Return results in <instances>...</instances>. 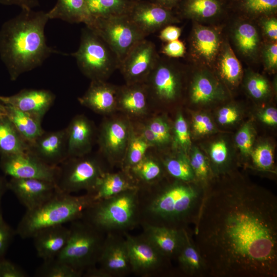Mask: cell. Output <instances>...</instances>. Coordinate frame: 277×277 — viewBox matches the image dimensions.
<instances>
[{"instance_id":"8","label":"cell","mask_w":277,"mask_h":277,"mask_svg":"<svg viewBox=\"0 0 277 277\" xmlns=\"http://www.w3.org/2000/svg\"><path fill=\"white\" fill-rule=\"evenodd\" d=\"M105 172L100 161L88 154L68 157L58 166L55 184L62 193L85 191L91 194Z\"/></svg>"},{"instance_id":"29","label":"cell","mask_w":277,"mask_h":277,"mask_svg":"<svg viewBox=\"0 0 277 277\" xmlns=\"http://www.w3.org/2000/svg\"><path fill=\"white\" fill-rule=\"evenodd\" d=\"M4 105L6 115L29 145L44 132L41 120L12 106Z\"/></svg>"},{"instance_id":"5","label":"cell","mask_w":277,"mask_h":277,"mask_svg":"<svg viewBox=\"0 0 277 277\" xmlns=\"http://www.w3.org/2000/svg\"><path fill=\"white\" fill-rule=\"evenodd\" d=\"M81 219L105 234L131 230L140 224L138 188L94 202Z\"/></svg>"},{"instance_id":"4","label":"cell","mask_w":277,"mask_h":277,"mask_svg":"<svg viewBox=\"0 0 277 277\" xmlns=\"http://www.w3.org/2000/svg\"><path fill=\"white\" fill-rule=\"evenodd\" d=\"M94 201L91 194L76 196L58 191L50 200L26 213L15 230L22 239L32 238L44 228L64 225L81 219Z\"/></svg>"},{"instance_id":"9","label":"cell","mask_w":277,"mask_h":277,"mask_svg":"<svg viewBox=\"0 0 277 277\" xmlns=\"http://www.w3.org/2000/svg\"><path fill=\"white\" fill-rule=\"evenodd\" d=\"M86 26L109 46L120 63L137 43L146 37L127 15L92 18Z\"/></svg>"},{"instance_id":"53","label":"cell","mask_w":277,"mask_h":277,"mask_svg":"<svg viewBox=\"0 0 277 277\" xmlns=\"http://www.w3.org/2000/svg\"><path fill=\"white\" fill-rule=\"evenodd\" d=\"M181 34L180 28L169 25L162 28L159 37L163 41L169 42L178 39Z\"/></svg>"},{"instance_id":"30","label":"cell","mask_w":277,"mask_h":277,"mask_svg":"<svg viewBox=\"0 0 277 277\" xmlns=\"http://www.w3.org/2000/svg\"><path fill=\"white\" fill-rule=\"evenodd\" d=\"M29 147L8 117L6 115L0 116V154L26 152Z\"/></svg>"},{"instance_id":"21","label":"cell","mask_w":277,"mask_h":277,"mask_svg":"<svg viewBox=\"0 0 277 277\" xmlns=\"http://www.w3.org/2000/svg\"><path fill=\"white\" fill-rule=\"evenodd\" d=\"M66 130L68 158L88 154L94 134L92 122L84 115H77L70 121Z\"/></svg>"},{"instance_id":"14","label":"cell","mask_w":277,"mask_h":277,"mask_svg":"<svg viewBox=\"0 0 277 277\" xmlns=\"http://www.w3.org/2000/svg\"><path fill=\"white\" fill-rule=\"evenodd\" d=\"M7 185L26 210L38 207L58 191L54 183L37 179L11 177Z\"/></svg>"},{"instance_id":"1","label":"cell","mask_w":277,"mask_h":277,"mask_svg":"<svg viewBox=\"0 0 277 277\" xmlns=\"http://www.w3.org/2000/svg\"><path fill=\"white\" fill-rule=\"evenodd\" d=\"M193 241L214 277L277 276V199L245 186L206 188Z\"/></svg>"},{"instance_id":"31","label":"cell","mask_w":277,"mask_h":277,"mask_svg":"<svg viewBox=\"0 0 277 277\" xmlns=\"http://www.w3.org/2000/svg\"><path fill=\"white\" fill-rule=\"evenodd\" d=\"M92 18L127 15L136 0H85Z\"/></svg>"},{"instance_id":"39","label":"cell","mask_w":277,"mask_h":277,"mask_svg":"<svg viewBox=\"0 0 277 277\" xmlns=\"http://www.w3.org/2000/svg\"><path fill=\"white\" fill-rule=\"evenodd\" d=\"M219 10L216 0H188L183 13L187 16L209 18L215 15Z\"/></svg>"},{"instance_id":"40","label":"cell","mask_w":277,"mask_h":277,"mask_svg":"<svg viewBox=\"0 0 277 277\" xmlns=\"http://www.w3.org/2000/svg\"><path fill=\"white\" fill-rule=\"evenodd\" d=\"M251 155L254 165L263 170L270 169L273 164V152L271 146L264 144L258 146L251 151Z\"/></svg>"},{"instance_id":"59","label":"cell","mask_w":277,"mask_h":277,"mask_svg":"<svg viewBox=\"0 0 277 277\" xmlns=\"http://www.w3.org/2000/svg\"><path fill=\"white\" fill-rule=\"evenodd\" d=\"M7 181L0 176V213H2L1 209V202L3 195L7 189Z\"/></svg>"},{"instance_id":"3","label":"cell","mask_w":277,"mask_h":277,"mask_svg":"<svg viewBox=\"0 0 277 277\" xmlns=\"http://www.w3.org/2000/svg\"><path fill=\"white\" fill-rule=\"evenodd\" d=\"M195 182L175 180L164 186L156 183L138 185L140 225L188 228L199 216L205 191Z\"/></svg>"},{"instance_id":"15","label":"cell","mask_w":277,"mask_h":277,"mask_svg":"<svg viewBox=\"0 0 277 277\" xmlns=\"http://www.w3.org/2000/svg\"><path fill=\"white\" fill-rule=\"evenodd\" d=\"M132 129L130 123L123 118L112 119L103 124L100 135V147L109 161L122 163Z\"/></svg>"},{"instance_id":"52","label":"cell","mask_w":277,"mask_h":277,"mask_svg":"<svg viewBox=\"0 0 277 277\" xmlns=\"http://www.w3.org/2000/svg\"><path fill=\"white\" fill-rule=\"evenodd\" d=\"M239 117L236 109L231 107H223L218 113L217 120L222 125L229 124L235 122Z\"/></svg>"},{"instance_id":"37","label":"cell","mask_w":277,"mask_h":277,"mask_svg":"<svg viewBox=\"0 0 277 277\" xmlns=\"http://www.w3.org/2000/svg\"><path fill=\"white\" fill-rule=\"evenodd\" d=\"M235 39L239 48L244 54H252L258 48V34L255 28L250 24H242L236 28Z\"/></svg>"},{"instance_id":"56","label":"cell","mask_w":277,"mask_h":277,"mask_svg":"<svg viewBox=\"0 0 277 277\" xmlns=\"http://www.w3.org/2000/svg\"><path fill=\"white\" fill-rule=\"evenodd\" d=\"M263 28L266 34L272 40L277 39V21L275 18H269L263 23Z\"/></svg>"},{"instance_id":"32","label":"cell","mask_w":277,"mask_h":277,"mask_svg":"<svg viewBox=\"0 0 277 277\" xmlns=\"http://www.w3.org/2000/svg\"><path fill=\"white\" fill-rule=\"evenodd\" d=\"M132 177L139 185H151L159 182L163 175L161 164L154 157L146 155L139 163L129 171Z\"/></svg>"},{"instance_id":"58","label":"cell","mask_w":277,"mask_h":277,"mask_svg":"<svg viewBox=\"0 0 277 277\" xmlns=\"http://www.w3.org/2000/svg\"><path fill=\"white\" fill-rule=\"evenodd\" d=\"M149 1L170 10L171 8L174 7L180 0H149Z\"/></svg>"},{"instance_id":"22","label":"cell","mask_w":277,"mask_h":277,"mask_svg":"<svg viewBox=\"0 0 277 277\" xmlns=\"http://www.w3.org/2000/svg\"><path fill=\"white\" fill-rule=\"evenodd\" d=\"M118 87L105 81H91L85 94L78 98L80 103L100 113L107 114L117 108Z\"/></svg>"},{"instance_id":"41","label":"cell","mask_w":277,"mask_h":277,"mask_svg":"<svg viewBox=\"0 0 277 277\" xmlns=\"http://www.w3.org/2000/svg\"><path fill=\"white\" fill-rule=\"evenodd\" d=\"M195 180L206 183L210 173V166L204 155L195 149L189 159Z\"/></svg>"},{"instance_id":"2","label":"cell","mask_w":277,"mask_h":277,"mask_svg":"<svg viewBox=\"0 0 277 277\" xmlns=\"http://www.w3.org/2000/svg\"><path fill=\"white\" fill-rule=\"evenodd\" d=\"M49 19L47 12L25 9L2 26L0 57L11 81L41 66L52 53H58L46 42L45 29Z\"/></svg>"},{"instance_id":"27","label":"cell","mask_w":277,"mask_h":277,"mask_svg":"<svg viewBox=\"0 0 277 277\" xmlns=\"http://www.w3.org/2000/svg\"><path fill=\"white\" fill-rule=\"evenodd\" d=\"M49 19H60L70 23L89 24L92 17L85 0H57L47 12Z\"/></svg>"},{"instance_id":"25","label":"cell","mask_w":277,"mask_h":277,"mask_svg":"<svg viewBox=\"0 0 277 277\" xmlns=\"http://www.w3.org/2000/svg\"><path fill=\"white\" fill-rule=\"evenodd\" d=\"M138 188L136 181L129 172H106L91 194L94 202L107 199L124 191Z\"/></svg>"},{"instance_id":"54","label":"cell","mask_w":277,"mask_h":277,"mask_svg":"<svg viewBox=\"0 0 277 277\" xmlns=\"http://www.w3.org/2000/svg\"><path fill=\"white\" fill-rule=\"evenodd\" d=\"M264 60L267 68L274 69L277 66V44L270 45L264 52Z\"/></svg>"},{"instance_id":"13","label":"cell","mask_w":277,"mask_h":277,"mask_svg":"<svg viewBox=\"0 0 277 277\" xmlns=\"http://www.w3.org/2000/svg\"><path fill=\"white\" fill-rule=\"evenodd\" d=\"M97 265L103 277H122L131 272L123 233L106 234Z\"/></svg>"},{"instance_id":"20","label":"cell","mask_w":277,"mask_h":277,"mask_svg":"<svg viewBox=\"0 0 277 277\" xmlns=\"http://www.w3.org/2000/svg\"><path fill=\"white\" fill-rule=\"evenodd\" d=\"M141 234L161 254L166 258L175 259L181 249L188 228L175 229L142 223Z\"/></svg>"},{"instance_id":"26","label":"cell","mask_w":277,"mask_h":277,"mask_svg":"<svg viewBox=\"0 0 277 277\" xmlns=\"http://www.w3.org/2000/svg\"><path fill=\"white\" fill-rule=\"evenodd\" d=\"M175 259L182 272L190 276L207 275L203 259L192 239L189 228L185 232L184 243Z\"/></svg>"},{"instance_id":"23","label":"cell","mask_w":277,"mask_h":277,"mask_svg":"<svg viewBox=\"0 0 277 277\" xmlns=\"http://www.w3.org/2000/svg\"><path fill=\"white\" fill-rule=\"evenodd\" d=\"M70 230L64 225L47 227L38 231L32 238L37 255L43 261L54 259L66 245Z\"/></svg>"},{"instance_id":"45","label":"cell","mask_w":277,"mask_h":277,"mask_svg":"<svg viewBox=\"0 0 277 277\" xmlns=\"http://www.w3.org/2000/svg\"><path fill=\"white\" fill-rule=\"evenodd\" d=\"M16 234L15 230L4 220L0 213V259L4 258L10 243Z\"/></svg>"},{"instance_id":"60","label":"cell","mask_w":277,"mask_h":277,"mask_svg":"<svg viewBox=\"0 0 277 277\" xmlns=\"http://www.w3.org/2000/svg\"><path fill=\"white\" fill-rule=\"evenodd\" d=\"M5 115H6L5 105L0 100V116Z\"/></svg>"},{"instance_id":"36","label":"cell","mask_w":277,"mask_h":277,"mask_svg":"<svg viewBox=\"0 0 277 277\" xmlns=\"http://www.w3.org/2000/svg\"><path fill=\"white\" fill-rule=\"evenodd\" d=\"M219 65L223 78L231 84H235L239 82L242 72V67L229 46L225 48Z\"/></svg>"},{"instance_id":"35","label":"cell","mask_w":277,"mask_h":277,"mask_svg":"<svg viewBox=\"0 0 277 277\" xmlns=\"http://www.w3.org/2000/svg\"><path fill=\"white\" fill-rule=\"evenodd\" d=\"M163 164L167 173L173 179L186 182L196 181L189 160L185 156L167 159Z\"/></svg>"},{"instance_id":"28","label":"cell","mask_w":277,"mask_h":277,"mask_svg":"<svg viewBox=\"0 0 277 277\" xmlns=\"http://www.w3.org/2000/svg\"><path fill=\"white\" fill-rule=\"evenodd\" d=\"M220 37L212 29L202 26L194 28L192 49L195 55L207 62L212 61L220 48Z\"/></svg>"},{"instance_id":"33","label":"cell","mask_w":277,"mask_h":277,"mask_svg":"<svg viewBox=\"0 0 277 277\" xmlns=\"http://www.w3.org/2000/svg\"><path fill=\"white\" fill-rule=\"evenodd\" d=\"M150 147L145 139L132 129L125 155L122 163L123 170L129 172L133 166L144 158Z\"/></svg>"},{"instance_id":"43","label":"cell","mask_w":277,"mask_h":277,"mask_svg":"<svg viewBox=\"0 0 277 277\" xmlns=\"http://www.w3.org/2000/svg\"><path fill=\"white\" fill-rule=\"evenodd\" d=\"M174 130L175 143L183 148L189 146L191 140L188 125L181 113L177 115L174 123Z\"/></svg>"},{"instance_id":"12","label":"cell","mask_w":277,"mask_h":277,"mask_svg":"<svg viewBox=\"0 0 277 277\" xmlns=\"http://www.w3.org/2000/svg\"><path fill=\"white\" fill-rule=\"evenodd\" d=\"M159 58L155 45L145 38L130 50L118 68L127 84L144 83Z\"/></svg>"},{"instance_id":"34","label":"cell","mask_w":277,"mask_h":277,"mask_svg":"<svg viewBox=\"0 0 277 277\" xmlns=\"http://www.w3.org/2000/svg\"><path fill=\"white\" fill-rule=\"evenodd\" d=\"M38 277H81L83 273L56 258L44 261L36 270Z\"/></svg>"},{"instance_id":"47","label":"cell","mask_w":277,"mask_h":277,"mask_svg":"<svg viewBox=\"0 0 277 277\" xmlns=\"http://www.w3.org/2000/svg\"><path fill=\"white\" fill-rule=\"evenodd\" d=\"M245 4L252 12L268 13L276 9L277 0H245Z\"/></svg>"},{"instance_id":"51","label":"cell","mask_w":277,"mask_h":277,"mask_svg":"<svg viewBox=\"0 0 277 277\" xmlns=\"http://www.w3.org/2000/svg\"><path fill=\"white\" fill-rule=\"evenodd\" d=\"M162 52L171 57H180L185 53V47L184 43L179 40L167 42L162 49Z\"/></svg>"},{"instance_id":"44","label":"cell","mask_w":277,"mask_h":277,"mask_svg":"<svg viewBox=\"0 0 277 277\" xmlns=\"http://www.w3.org/2000/svg\"><path fill=\"white\" fill-rule=\"evenodd\" d=\"M247 88L252 97L261 98L268 92L269 85L266 80L262 76L253 75L248 80Z\"/></svg>"},{"instance_id":"19","label":"cell","mask_w":277,"mask_h":277,"mask_svg":"<svg viewBox=\"0 0 277 277\" xmlns=\"http://www.w3.org/2000/svg\"><path fill=\"white\" fill-rule=\"evenodd\" d=\"M29 151L45 163L58 166L68 158L66 128L44 131L29 145Z\"/></svg>"},{"instance_id":"48","label":"cell","mask_w":277,"mask_h":277,"mask_svg":"<svg viewBox=\"0 0 277 277\" xmlns=\"http://www.w3.org/2000/svg\"><path fill=\"white\" fill-rule=\"evenodd\" d=\"M210 154L211 160L215 165H224L228 156V150L225 142L220 141L213 143L211 146Z\"/></svg>"},{"instance_id":"11","label":"cell","mask_w":277,"mask_h":277,"mask_svg":"<svg viewBox=\"0 0 277 277\" xmlns=\"http://www.w3.org/2000/svg\"><path fill=\"white\" fill-rule=\"evenodd\" d=\"M0 167L11 177L37 179L55 183L58 166L49 165L29 150L22 153L1 155Z\"/></svg>"},{"instance_id":"6","label":"cell","mask_w":277,"mask_h":277,"mask_svg":"<svg viewBox=\"0 0 277 277\" xmlns=\"http://www.w3.org/2000/svg\"><path fill=\"white\" fill-rule=\"evenodd\" d=\"M67 243L56 258L83 273L95 267L106 234L82 219L71 222Z\"/></svg>"},{"instance_id":"50","label":"cell","mask_w":277,"mask_h":277,"mask_svg":"<svg viewBox=\"0 0 277 277\" xmlns=\"http://www.w3.org/2000/svg\"><path fill=\"white\" fill-rule=\"evenodd\" d=\"M193 126L198 134H207L212 131L213 125L210 118L206 115L197 114L193 118Z\"/></svg>"},{"instance_id":"16","label":"cell","mask_w":277,"mask_h":277,"mask_svg":"<svg viewBox=\"0 0 277 277\" xmlns=\"http://www.w3.org/2000/svg\"><path fill=\"white\" fill-rule=\"evenodd\" d=\"M127 15L146 36L176 21L169 9L150 1L136 0Z\"/></svg>"},{"instance_id":"7","label":"cell","mask_w":277,"mask_h":277,"mask_svg":"<svg viewBox=\"0 0 277 277\" xmlns=\"http://www.w3.org/2000/svg\"><path fill=\"white\" fill-rule=\"evenodd\" d=\"M71 55L81 72L91 81H105L120 64L109 46L86 26L82 30L78 49Z\"/></svg>"},{"instance_id":"17","label":"cell","mask_w":277,"mask_h":277,"mask_svg":"<svg viewBox=\"0 0 277 277\" xmlns=\"http://www.w3.org/2000/svg\"><path fill=\"white\" fill-rule=\"evenodd\" d=\"M144 83L149 97L171 101L178 95L180 85L179 73L172 64L160 58Z\"/></svg>"},{"instance_id":"38","label":"cell","mask_w":277,"mask_h":277,"mask_svg":"<svg viewBox=\"0 0 277 277\" xmlns=\"http://www.w3.org/2000/svg\"><path fill=\"white\" fill-rule=\"evenodd\" d=\"M216 94V87L208 77L200 75L195 78L191 89V98L193 103L208 102L213 100Z\"/></svg>"},{"instance_id":"46","label":"cell","mask_w":277,"mask_h":277,"mask_svg":"<svg viewBox=\"0 0 277 277\" xmlns=\"http://www.w3.org/2000/svg\"><path fill=\"white\" fill-rule=\"evenodd\" d=\"M235 142L243 154L248 155L250 154L252 147V134L248 125H245L238 132Z\"/></svg>"},{"instance_id":"24","label":"cell","mask_w":277,"mask_h":277,"mask_svg":"<svg viewBox=\"0 0 277 277\" xmlns=\"http://www.w3.org/2000/svg\"><path fill=\"white\" fill-rule=\"evenodd\" d=\"M148 94L144 83L118 87L117 108L134 116L144 114L148 108Z\"/></svg>"},{"instance_id":"10","label":"cell","mask_w":277,"mask_h":277,"mask_svg":"<svg viewBox=\"0 0 277 277\" xmlns=\"http://www.w3.org/2000/svg\"><path fill=\"white\" fill-rule=\"evenodd\" d=\"M127 244L131 272L149 277L168 271L170 260L161 254L141 235L134 236L123 232Z\"/></svg>"},{"instance_id":"57","label":"cell","mask_w":277,"mask_h":277,"mask_svg":"<svg viewBox=\"0 0 277 277\" xmlns=\"http://www.w3.org/2000/svg\"><path fill=\"white\" fill-rule=\"evenodd\" d=\"M260 118L264 123L275 125L277 124V110L275 108L270 107L266 109L260 115Z\"/></svg>"},{"instance_id":"49","label":"cell","mask_w":277,"mask_h":277,"mask_svg":"<svg viewBox=\"0 0 277 277\" xmlns=\"http://www.w3.org/2000/svg\"><path fill=\"white\" fill-rule=\"evenodd\" d=\"M22 268L4 258L0 259V277H27Z\"/></svg>"},{"instance_id":"55","label":"cell","mask_w":277,"mask_h":277,"mask_svg":"<svg viewBox=\"0 0 277 277\" xmlns=\"http://www.w3.org/2000/svg\"><path fill=\"white\" fill-rule=\"evenodd\" d=\"M0 3L7 5H16L22 9H32L39 5L38 0H0Z\"/></svg>"},{"instance_id":"42","label":"cell","mask_w":277,"mask_h":277,"mask_svg":"<svg viewBox=\"0 0 277 277\" xmlns=\"http://www.w3.org/2000/svg\"><path fill=\"white\" fill-rule=\"evenodd\" d=\"M145 125L155 137L157 146L166 144L169 142L171 137L170 127L163 117H154Z\"/></svg>"},{"instance_id":"18","label":"cell","mask_w":277,"mask_h":277,"mask_svg":"<svg viewBox=\"0 0 277 277\" xmlns=\"http://www.w3.org/2000/svg\"><path fill=\"white\" fill-rule=\"evenodd\" d=\"M55 99V94L46 89H24L10 96L0 95L4 104L12 106L41 121Z\"/></svg>"}]
</instances>
